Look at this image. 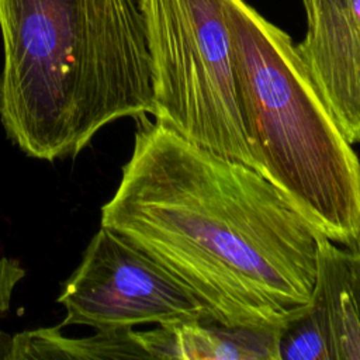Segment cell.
Segmentation results:
<instances>
[{
  "label": "cell",
  "mask_w": 360,
  "mask_h": 360,
  "mask_svg": "<svg viewBox=\"0 0 360 360\" xmlns=\"http://www.w3.org/2000/svg\"><path fill=\"white\" fill-rule=\"evenodd\" d=\"M138 120L101 225L125 238L215 321L277 330L312 307L321 235L250 166Z\"/></svg>",
  "instance_id": "cell-1"
},
{
  "label": "cell",
  "mask_w": 360,
  "mask_h": 360,
  "mask_svg": "<svg viewBox=\"0 0 360 360\" xmlns=\"http://www.w3.org/2000/svg\"><path fill=\"white\" fill-rule=\"evenodd\" d=\"M0 118L28 156H76L107 124L153 115L139 0H0Z\"/></svg>",
  "instance_id": "cell-2"
},
{
  "label": "cell",
  "mask_w": 360,
  "mask_h": 360,
  "mask_svg": "<svg viewBox=\"0 0 360 360\" xmlns=\"http://www.w3.org/2000/svg\"><path fill=\"white\" fill-rule=\"evenodd\" d=\"M257 170L326 239L360 246V159L297 45L245 0H222Z\"/></svg>",
  "instance_id": "cell-3"
},
{
  "label": "cell",
  "mask_w": 360,
  "mask_h": 360,
  "mask_svg": "<svg viewBox=\"0 0 360 360\" xmlns=\"http://www.w3.org/2000/svg\"><path fill=\"white\" fill-rule=\"evenodd\" d=\"M139 6L155 120L259 172L239 110L222 0H139Z\"/></svg>",
  "instance_id": "cell-4"
},
{
  "label": "cell",
  "mask_w": 360,
  "mask_h": 360,
  "mask_svg": "<svg viewBox=\"0 0 360 360\" xmlns=\"http://www.w3.org/2000/svg\"><path fill=\"white\" fill-rule=\"evenodd\" d=\"M62 325L132 329L210 316L193 292L125 238L101 225L58 298Z\"/></svg>",
  "instance_id": "cell-5"
},
{
  "label": "cell",
  "mask_w": 360,
  "mask_h": 360,
  "mask_svg": "<svg viewBox=\"0 0 360 360\" xmlns=\"http://www.w3.org/2000/svg\"><path fill=\"white\" fill-rule=\"evenodd\" d=\"M307 32L297 45L347 142H360V0H301Z\"/></svg>",
  "instance_id": "cell-6"
},
{
  "label": "cell",
  "mask_w": 360,
  "mask_h": 360,
  "mask_svg": "<svg viewBox=\"0 0 360 360\" xmlns=\"http://www.w3.org/2000/svg\"><path fill=\"white\" fill-rule=\"evenodd\" d=\"M277 332L226 326L205 316L134 330V336L149 359L277 360Z\"/></svg>",
  "instance_id": "cell-7"
},
{
  "label": "cell",
  "mask_w": 360,
  "mask_h": 360,
  "mask_svg": "<svg viewBox=\"0 0 360 360\" xmlns=\"http://www.w3.org/2000/svg\"><path fill=\"white\" fill-rule=\"evenodd\" d=\"M312 307L328 326L335 360H360V287L352 249L322 235Z\"/></svg>",
  "instance_id": "cell-8"
},
{
  "label": "cell",
  "mask_w": 360,
  "mask_h": 360,
  "mask_svg": "<svg viewBox=\"0 0 360 360\" xmlns=\"http://www.w3.org/2000/svg\"><path fill=\"white\" fill-rule=\"evenodd\" d=\"M7 359H149L134 329L96 330L91 338L69 339L59 328H42L11 336Z\"/></svg>",
  "instance_id": "cell-9"
},
{
  "label": "cell",
  "mask_w": 360,
  "mask_h": 360,
  "mask_svg": "<svg viewBox=\"0 0 360 360\" xmlns=\"http://www.w3.org/2000/svg\"><path fill=\"white\" fill-rule=\"evenodd\" d=\"M277 360H335L328 326L314 307L278 329Z\"/></svg>",
  "instance_id": "cell-10"
},
{
  "label": "cell",
  "mask_w": 360,
  "mask_h": 360,
  "mask_svg": "<svg viewBox=\"0 0 360 360\" xmlns=\"http://www.w3.org/2000/svg\"><path fill=\"white\" fill-rule=\"evenodd\" d=\"M24 277V269L17 260L0 259V318L7 312L15 284ZM11 336L0 329V359H7Z\"/></svg>",
  "instance_id": "cell-11"
},
{
  "label": "cell",
  "mask_w": 360,
  "mask_h": 360,
  "mask_svg": "<svg viewBox=\"0 0 360 360\" xmlns=\"http://www.w3.org/2000/svg\"><path fill=\"white\" fill-rule=\"evenodd\" d=\"M352 255H353V266H354L356 277H357L359 287H360V246L356 249H352Z\"/></svg>",
  "instance_id": "cell-12"
}]
</instances>
